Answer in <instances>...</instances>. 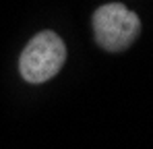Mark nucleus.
Masks as SVG:
<instances>
[{"mask_svg": "<svg viewBox=\"0 0 153 149\" xmlns=\"http://www.w3.org/2000/svg\"><path fill=\"white\" fill-rule=\"evenodd\" d=\"M95 44L105 52H124L141 35V19L120 2H110L93 10L91 17Z\"/></svg>", "mask_w": 153, "mask_h": 149, "instance_id": "1", "label": "nucleus"}, {"mask_svg": "<svg viewBox=\"0 0 153 149\" xmlns=\"http://www.w3.org/2000/svg\"><path fill=\"white\" fill-rule=\"evenodd\" d=\"M66 62V46L62 37L44 29L35 33L19 56V73L27 83L39 85L54 79Z\"/></svg>", "mask_w": 153, "mask_h": 149, "instance_id": "2", "label": "nucleus"}]
</instances>
